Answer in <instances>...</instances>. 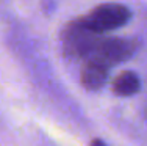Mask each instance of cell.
<instances>
[{
	"label": "cell",
	"mask_w": 147,
	"mask_h": 146,
	"mask_svg": "<svg viewBox=\"0 0 147 146\" xmlns=\"http://www.w3.org/2000/svg\"><path fill=\"white\" fill-rule=\"evenodd\" d=\"M108 69H110V66L105 65L103 61L92 57L86 58L85 65L82 68V74H80L82 85L91 91L100 90L108 79Z\"/></svg>",
	"instance_id": "277c9868"
},
{
	"label": "cell",
	"mask_w": 147,
	"mask_h": 146,
	"mask_svg": "<svg viewBox=\"0 0 147 146\" xmlns=\"http://www.w3.org/2000/svg\"><path fill=\"white\" fill-rule=\"evenodd\" d=\"M91 146H107L103 143V140H100V138H94L92 141H91Z\"/></svg>",
	"instance_id": "8992f818"
},
{
	"label": "cell",
	"mask_w": 147,
	"mask_h": 146,
	"mask_svg": "<svg viewBox=\"0 0 147 146\" xmlns=\"http://www.w3.org/2000/svg\"><path fill=\"white\" fill-rule=\"evenodd\" d=\"M102 35L96 33L92 30L86 29L85 25L75 20L72 22L67 29L64 30L63 35V47L67 55L74 58H88L94 54L97 44H99Z\"/></svg>",
	"instance_id": "7a4b0ae2"
},
{
	"label": "cell",
	"mask_w": 147,
	"mask_h": 146,
	"mask_svg": "<svg viewBox=\"0 0 147 146\" xmlns=\"http://www.w3.org/2000/svg\"><path fill=\"white\" fill-rule=\"evenodd\" d=\"M130 11L127 6L121 3H103V5L94 8L88 16L78 19L82 25L102 35L108 30H114L125 25L130 20Z\"/></svg>",
	"instance_id": "6da1fadb"
},
{
	"label": "cell",
	"mask_w": 147,
	"mask_h": 146,
	"mask_svg": "<svg viewBox=\"0 0 147 146\" xmlns=\"http://www.w3.org/2000/svg\"><path fill=\"white\" fill-rule=\"evenodd\" d=\"M139 88H141L139 77L131 71L121 72L113 80V91L117 96H124V97L133 96L139 91Z\"/></svg>",
	"instance_id": "5b68a950"
},
{
	"label": "cell",
	"mask_w": 147,
	"mask_h": 146,
	"mask_svg": "<svg viewBox=\"0 0 147 146\" xmlns=\"http://www.w3.org/2000/svg\"><path fill=\"white\" fill-rule=\"evenodd\" d=\"M136 49V43L131 39H122V38H100L94 54L91 55L92 58L103 61L105 65L111 66L122 63L128 60ZM88 57V58H91Z\"/></svg>",
	"instance_id": "3957f363"
}]
</instances>
